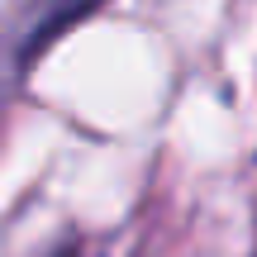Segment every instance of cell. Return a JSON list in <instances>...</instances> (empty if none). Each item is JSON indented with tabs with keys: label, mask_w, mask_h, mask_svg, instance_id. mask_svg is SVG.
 Instances as JSON below:
<instances>
[{
	"label": "cell",
	"mask_w": 257,
	"mask_h": 257,
	"mask_svg": "<svg viewBox=\"0 0 257 257\" xmlns=\"http://www.w3.org/2000/svg\"><path fill=\"white\" fill-rule=\"evenodd\" d=\"M100 0H57L53 10H48L43 19H38V29H34V38H29V53H34L38 43H53L57 34H62L67 24H76V19L86 15V10H95Z\"/></svg>",
	"instance_id": "1"
},
{
	"label": "cell",
	"mask_w": 257,
	"mask_h": 257,
	"mask_svg": "<svg viewBox=\"0 0 257 257\" xmlns=\"http://www.w3.org/2000/svg\"><path fill=\"white\" fill-rule=\"evenodd\" d=\"M57 257H76V252H72V248H67V252H57Z\"/></svg>",
	"instance_id": "2"
}]
</instances>
